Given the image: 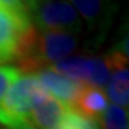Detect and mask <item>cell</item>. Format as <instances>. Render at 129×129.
<instances>
[{"mask_svg": "<svg viewBox=\"0 0 129 129\" xmlns=\"http://www.w3.org/2000/svg\"><path fill=\"white\" fill-rule=\"evenodd\" d=\"M60 129H101V126L98 120L80 115L69 106Z\"/></svg>", "mask_w": 129, "mask_h": 129, "instance_id": "cell-11", "label": "cell"}, {"mask_svg": "<svg viewBox=\"0 0 129 129\" xmlns=\"http://www.w3.org/2000/svg\"><path fill=\"white\" fill-rule=\"evenodd\" d=\"M0 6L7 10H12V12H14L19 16L29 17V12H27L24 0H0Z\"/></svg>", "mask_w": 129, "mask_h": 129, "instance_id": "cell-13", "label": "cell"}, {"mask_svg": "<svg viewBox=\"0 0 129 129\" xmlns=\"http://www.w3.org/2000/svg\"><path fill=\"white\" fill-rule=\"evenodd\" d=\"M35 75L37 76L42 86L53 98H56L57 101H60L66 106L73 105V102L76 101V98L83 86L82 83L75 82L72 79L57 73L56 70L50 69V68H45Z\"/></svg>", "mask_w": 129, "mask_h": 129, "instance_id": "cell-7", "label": "cell"}, {"mask_svg": "<svg viewBox=\"0 0 129 129\" xmlns=\"http://www.w3.org/2000/svg\"><path fill=\"white\" fill-rule=\"evenodd\" d=\"M40 2H43V0H24V3H26V7H27V12L30 13L35 7H36Z\"/></svg>", "mask_w": 129, "mask_h": 129, "instance_id": "cell-15", "label": "cell"}, {"mask_svg": "<svg viewBox=\"0 0 129 129\" xmlns=\"http://www.w3.org/2000/svg\"><path fill=\"white\" fill-rule=\"evenodd\" d=\"M49 68L75 82L101 89L106 86L109 80V70L106 68L103 59L101 57L76 56V57L60 60Z\"/></svg>", "mask_w": 129, "mask_h": 129, "instance_id": "cell-4", "label": "cell"}, {"mask_svg": "<svg viewBox=\"0 0 129 129\" xmlns=\"http://www.w3.org/2000/svg\"><path fill=\"white\" fill-rule=\"evenodd\" d=\"M19 75H20V70L17 68H9V66L0 68V102Z\"/></svg>", "mask_w": 129, "mask_h": 129, "instance_id": "cell-12", "label": "cell"}, {"mask_svg": "<svg viewBox=\"0 0 129 129\" xmlns=\"http://www.w3.org/2000/svg\"><path fill=\"white\" fill-rule=\"evenodd\" d=\"M109 70V80L106 85V98L113 105L128 108L129 103V72H128V37L118 46L108 52L103 57Z\"/></svg>", "mask_w": 129, "mask_h": 129, "instance_id": "cell-3", "label": "cell"}, {"mask_svg": "<svg viewBox=\"0 0 129 129\" xmlns=\"http://www.w3.org/2000/svg\"><path fill=\"white\" fill-rule=\"evenodd\" d=\"M5 129H36V128H33L29 122H20V123L12 125V126H5Z\"/></svg>", "mask_w": 129, "mask_h": 129, "instance_id": "cell-14", "label": "cell"}, {"mask_svg": "<svg viewBox=\"0 0 129 129\" xmlns=\"http://www.w3.org/2000/svg\"><path fill=\"white\" fill-rule=\"evenodd\" d=\"M68 108L45 90L35 102L27 122L36 129H60Z\"/></svg>", "mask_w": 129, "mask_h": 129, "instance_id": "cell-6", "label": "cell"}, {"mask_svg": "<svg viewBox=\"0 0 129 129\" xmlns=\"http://www.w3.org/2000/svg\"><path fill=\"white\" fill-rule=\"evenodd\" d=\"M30 24L29 17L19 16L0 6V63L14 60L20 37Z\"/></svg>", "mask_w": 129, "mask_h": 129, "instance_id": "cell-5", "label": "cell"}, {"mask_svg": "<svg viewBox=\"0 0 129 129\" xmlns=\"http://www.w3.org/2000/svg\"><path fill=\"white\" fill-rule=\"evenodd\" d=\"M102 129H128V109L118 105H108L101 116Z\"/></svg>", "mask_w": 129, "mask_h": 129, "instance_id": "cell-10", "label": "cell"}, {"mask_svg": "<svg viewBox=\"0 0 129 129\" xmlns=\"http://www.w3.org/2000/svg\"><path fill=\"white\" fill-rule=\"evenodd\" d=\"M89 29L96 30L106 26L112 10V0H69Z\"/></svg>", "mask_w": 129, "mask_h": 129, "instance_id": "cell-9", "label": "cell"}, {"mask_svg": "<svg viewBox=\"0 0 129 129\" xmlns=\"http://www.w3.org/2000/svg\"><path fill=\"white\" fill-rule=\"evenodd\" d=\"M45 90L36 75L20 72L0 102V122L5 126L27 122L35 102Z\"/></svg>", "mask_w": 129, "mask_h": 129, "instance_id": "cell-1", "label": "cell"}, {"mask_svg": "<svg viewBox=\"0 0 129 129\" xmlns=\"http://www.w3.org/2000/svg\"><path fill=\"white\" fill-rule=\"evenodd\" d=\"M70 108L79 112L80 115L96 120L101 119V116L108 108V98L103 89L83 85L76 101Z\"/></svg>", "mask_w": 129, "mask_h": 129, "instance_id": "cell-8", "label": "cell"}, {"mask_svg": "<svg viewBox=\"0 0 129 129\" xmlns=\"http://www.w3.org/2000/svg\"><path fill=\"white\" fill-rule=\"evenodd\" d=\"M30 22L40 30H57L78 35L82 19L69 0H43L29 13Z\"/></svg>", "mask_w": 129, "mask_h": 129, "instance_id": "cell-2", "label": "cell"}]
</instances>
